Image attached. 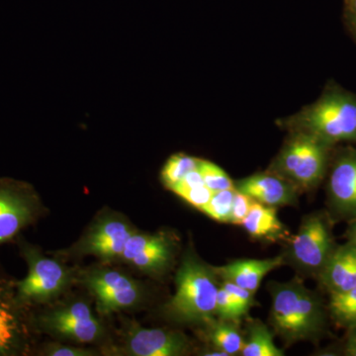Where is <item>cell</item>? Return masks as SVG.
<instances>
[{"instance_id":"1","label":"cell","mask_w":356,"mask_h":356,"mask_svg":"<svg viewBox=\"0 0 356 356\" xmlns=\"http://www.w3.org/2000/svg\"><path fill=\"white\" fill-rule=\"evenodd\" d=\"M271 295L269 324L286 344L315 341L327 325V312L315 292L304 285L301 278L288 282L271 281L267 285Z\"/></svg>"},{"instance_id":"2","label":"cell","mask_w":356,"mask_h":356,"mask_svg":"<svg viewBox=\"0 0 356 356\" xmlns=\"http://www.w3.org/2000/svg\"><path fill=\"white\" fill-rule=\"evenodd\" d=\"M277 124L288 132L308 133L332 147L356 143V96L339 86H327L318 100Z\"/></svg>"},{"instance_id":"3","label":"cell","mask_w":356,"mask_h":356,"mask_svg":"<svg viewBox=\"0 0 356 356\" xmlns=\"http://www.w3.org/2000/svg\"><path fill=\"white\" fill-rule=\"evenodd\" d=\"M219 281L214 266L187 250L175 278L177 292L165 307L168 317L180 324L203 325L216 318Z\"/></svg>"},{"instance_id":"4","label":"cell","mask_w":356,"mask_h":356,"mask_svg":"<svg viewBox=\"0 0 356 356\" xmlns=\"http://www.w3.org/2000/svg\"><path fill=\"white\" fill-rule=\"evenodd\" d=\"M288 133L267 170L285 178L300 192L313 191L329 170L332 146L308 133Z\"/></svg>"},{"instance_id":"5","label":"cell","mask_w":356,"mask_h":356,"mask_svg":"<svg viewBox=\"0 0 356 356\" xmlns=\"http://www.w3.org/2000/svg\"><path fill=\"white\" fill-rule=\"evenodd\" d=\"M336 248L331 216L316 212L304 217L298 232L285 242L281 254L285 264L302 276L318 278Z\"/></svg>"},{"instance_id":"6","label":"cell","mask_w":356,"mask_h":356,"mask_svg":"<svg viewBox=\"0 0 356 356\" xmlns=\"http://www.w3.org/2000/svg\"><path fill=\"white\" fill-rule=\"evenodd\" d=\"M23 259L27 262L28 274L15 282L16 297L23 306L44 303L62 292L67 283V273L57 261L44 257L38 248L19 238Z\"/></svg>"},{"instance_id":"7","label":"cell","mask_w":356,"mask_h":356,"mask_svg":"<svg viewBox=\"0 0 356 356\" xmlns=\"http://www.w3.org/2000/svg\"><path fill=\"white\" fill-rule=\"evenodd\" d=\"M38 196L31 185L13 178H0V245L15 240L39 217Z\"/></svg>"},{"instance_id":"8","label":"cell","mask_w":356,"mask_h":356,"mask_svg":"<svg viewBox=\"0 0 356 356\" xmlns=\"http://www.w3.org/2000/svg\"><path fill=\"white\" fill-rule=\"evenodd\" d=\"M327 181V204L331 218H356V149L346 147L331 159Z\"/></svg>"},{"instance_id":"9","label":"cell","mask_w":356,"mask_h":356,"mask_svg":"<svg viewBox=\"0 0 356 356\" xmlns=\"http://www.w3.org/2000/svg\"><path fill=\"white\" fill-rule=\"evenodd\" d=\"M84 282L95 295L98 310L103 314L137 305L142 298L140 287L125 274L111 269H98L86 275Z\"/></svg>"},{"instance_id":"10","label":"cell","mask_w":356,"mask_h":356,"mask_svg":"<svg viewBox=\"0 0 356 356\" xmlns=\"http://www.w3.org/2000/svg\"><path fill=\"white\" fill-rule=\"evenodd\" d=\"M26 309L16 297L15 282L0 278V356L21 355L27 350Z\"/></svg>"},{"instance_id":"11","label":"cell","mask_w":356,"mask_h":356,"mask_svg":"<svg viewBox=\"0 0 356 356\" xmlns=\"http://www.w3.org/2000/svg\"><path fill=\"white\" fill-rule=\"evenodd\" d=\"M175 250V241L165 233H134L120 257L144 273L159 275L172 266Z\"/></svg>"},{"instance_id":"12","label":"cell","mask_w":356,"mask_h":356,"mask_svg":"<svg viewBox=\"0 0 356 356\" xmlns=\"http://www.w3.org/2000/svg\"><path fill=\"white\" fill-rule=\"evenodd\" d=\"M44 329L79 343H90L102 334V327L88 304L76 302L60 310L50 312L40 320Z\"/></svg>"},{"instance_id":"13","label":"cell","mask_w":356,"mask_h":356,"mask_svg":"<svg viewBox=\"0 0 356 356\" xmlns=\"http://www.w3.org/2000/svg\"><path fill=\"white\" fill-rule=\"evenodd\" d=\"M234 182L236 191L247 194L257 202L274 208L297 205L301 193L291 182L269 170Z\"/></svg>"},{"instance_id":"14","label":"cell","mask_w":356,"mask_h":356,"mask_svg":"<svg viewBox=\"0 0 356 356\" xmlns=\"http://www.w3.org/2000/svg\"><path fill=\"white\" fill-rule=\"evenodd\" d=\"M134 233L132 227L125 220L118 217L103 218L83 238L81 250L103 259L120 257L126 243Z\"/></svg>"},{"instance_id":"15","label":"cell","mask_w":356,"mask_h":356,"mask_svg":"<svg viewBox=\"0 0 356 356\" xmlns=\"http://www.w3.org/2000/svg\"><path fill=\"white\" fill-rule=\"evenodd\" d=\"M182 332L163 329H138L131 334L129 350L136 356H178L188 351Z\"/></svg>"},{"instance_id":"16","label":"cell","mask_w":356,"mask_h":356,"mask_svg":"<svg viewBox=\"0 0 356 356\" xmlns=\"http://www.w3.org/2000/svg\"><path fill=\"white\" fill-rule=\"evenodd\" d=\"M282 254L266 259H238L226 266H214L221 281H229L255 294L267 274L284 266Z\"/></svg>"},{"instance_id":"17","label":"cell","mask_w":356,"mask_h":356,"mask_svg":"<svg viewBox=\"0 0 356 356\" xmlns=\"http://www.w3.org/2000/svg\"><path fill=\"white\" fill-rule=\"evenodd\" d=\"M318 280L330 294L348 291L356 287L355 248L348 243L337 245Z\"/></svg>"},{"instance_id":"18","label":"cell","mask_w":356,"mask_h":356,"mask_svg":"<svg viewBox=\"0 0 356 356\" xmlns=\"http://www.w3.org/2000/svg\"><path fill=\"white\" fill-rule=\"evenodd\" d=\"M241 226L252 240L261 242H286L290 233L278 218L276 208L254 201Z\"/></svg>"},{"instance_id":"19","label":"cell","mask_w":356,"mask_h":356,"mask_svg":"<svg viewBox=\"0 0 356 356\" xmlns=\"http://www.w3.org/2000/svg\"><path fill=\"white\" fill-rule=\"evenodd\" d=\"M238 323L214 318L206 325L207 337L213 348L224 351L227 355H240L245 343V337Z\"/></svg>"},{"instance_id":"20","label":"cell","mask_w":356,"mask_h":356,"mask_svg":"<svg viewBox=\"0 0 356 356\" xmlns=\"http://www.w3.org/2000/svg\"><path fill=\"white\" fill-rule=\"evenodd\" d=\"M284 351L278 348L273 336L264 323L252 320L248 324V334L241 355L243 356H283Z\"/></svg>"},{"instance_id":"21","label":"cell","mask_w":356,"mask_h":356,"mask_svg":"<svg viewBox=\"0 0 356 356\" xmlns=\"http://www.w3.org/2000/svg\"><path fill=\"white\" fill-rule=\"evenodd\" d=\"M327 311L339 327L348 329L356 325V287L346 292L331 293Z\"/></svg>"},{"instance_id":"22","label":"cell","mask_w":356,"mask_h":356,"mask_svg":"<svg viewBox=\"0 0 356 356\" xmlns=\"http://www.w3.org/2000/svg\"><path fill=\"white\" fill-rule=\"evenodd\" d=\"M200 159L179 153L173 154L161 170V180L166 188L172 189L192 170L198 168Z\"/></svg>"},{"instance_id":"23","label":"cell","mask_w":356,"mask_h":356,"mask_svg":"<svg viewBox=\"0 0 356 356\" xmlns=\"http://www.w3.org/2000/svg\"><path fill=\"white\" fill-rule=\"evenodd\" d=\"M236 189L213 192L209 202L204 206L201 212L219 222H231L232 208Z\"/></svg>"},{"instance_id":"24","label":"cell","mask_w":356,"mask_h":356,"mask_svg":"<svg viewBox=\"0 0 356 356\" xmlns=\"http://www.w3.org/2000/svg\"><path fill=\"white\" fill-rule=\"evenodd\" d=\"M198 170L202 175L204 184L211 191L217 192L235 188V182L232 178L222 168L212 161L200 159Z\"/></svg>"},{"instance_id":"25","label":"cell","mask_w":356,"mask_h":356,"mask_svg":"<svg viewBox=\"0 0 356 356\" xmlns=\"http://www.w3.org/2000/svg\"><path fill=\"white\" fill-rule=\"evenodd\" d=\"M248 313L224 287L220 286L216 300V318L238 323Z\"/></svg>"},{"instance_id":"26","label":"cell","mask_w":356,"mask_h":356,"mask_svg":"<svg viewBox=\"0 0 356 356\" xmlns=\"http://www.w3.org/2000/svg\"><path fill=\"white\" fill-rule=\"evenodd\" d=\"M175 193L196 209L201 211L204 206L209 202L213 192L203 184L188 187V188L180 189Z\"/></svg>"},{"instance_id":"27","label":"cell","mask_w":356,"mask_h":356,"mask_svg":"<svg viewBox=\"0 0 356 356\" xmlns=\"http://www.w3.org/2000/svg\"><path fill=\"white\" fill-rule=\"evenodd\" d=\"M254 202V200H252L247 194L236 191L229 224L241 226L245 218L248 216L250 207H252Z\"/></svg>"},{"instance_id":"28","label":"cell","mask_w":356,"mask_h":356,"mask_svg":"<svg viewBox=\"0 0 356 356\" xmlns=\"http://www.w3.org/2000/svg\"><path fill=\"white\" fill-rule=\"evenodd\" d=\"M222 286L232 295L234 299L238 302V305L242 307L243 310L248 313L250 309L254 305V294L248 290L229 282V281H222Z\"/></svg>"},{"instance_id":"29","label":"cell","mask_w":356,"mask_h":356,"mask_svg":"<svg viewBox=\"0 0 356 356\" xmlns=\"http://www.w3.org/2000/svg\"><path fill=\"white\" fill-rule=\"evenodd\" d=\"M46 355L53 356H86L90 355L88 350L81 348H65V346H51Z\"/></svg>"},{"instance_id":"30","label":"cell","mask_w":356,"mask_h":356,"mask_svg":"<svg viewBox=\"0 0 356 356\" xmlns=\"http://www.w3.org/2000/svg\"><path fill=\"white\" fill-rule=\"evenodd\" d=\"M348 330L346 343H344V355L356 356V325H353Z\"/></svg>"},{"instance_id":"31","label":"cell","mask_w":356,"mask_h":356,"mask_svg":"<svg viewBox=\"0 0 356 356\" xmlns=\"http://www.w3.org/2000/svg\"><path fill=\"white\" fill-rule=\"evenodd\" d=\"M348 20H350L351 30L356 36V0L348 1Z\"/></svg>"},{"instance_id":"32","label":"cell","mask_w":356,"mask_h":356,"mask_svg":"<svg viewBox=\"0 0 356 356\" xmlns=\"http://www.w3.org/2000/svg\"><path fill=\"white\" fill-rule=\"evenodd\" d=\"M348 243L356 250V218L351 220L350 228L348 229Z\"/></svg>"}]
</instances>
